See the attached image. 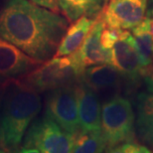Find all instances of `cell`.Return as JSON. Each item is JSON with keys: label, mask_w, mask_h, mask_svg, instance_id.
<instances>
[{"label": "cell", "mask_w": 153, "mask_h": 153, "mask_svg": "<svg viewBox=\"0 0 153 153\" xmlns=\"http://www.w3.org/2000/svg\"><path fill=\"white\" fill-rule=\"evenodd\" d=\"M68 27L65 16L30 0H2L0 5V36L42 63L55 56Z\"/></svg>", "instance_id": "1"}, {"label": "cell", "mask_w": 153, "mask_h": 153, "mask_svg": "<svg viewBox=\"0 0 153 153\" xmlns=\"http://www.w3.org/2000/svg\"><path fill=\"white\" fill-rule=\"evenodd\" d=\"M41 108L39 93L21 78L0 84V137L6 152H19L26 131Z\"/></svg>", "instance_id": "2"}, {"label": "cell", "mask_w": 153, "mask_h": 153, "mask_svg": "<svg viewBox=\"0 0 153 153\" xmlns=\"http://www.w3.org/2000/svg\"><path fill=\"white\" fill-rule=\"evenodd\" d=\"M135 114L130 102L120 96L103 103L102 108V132L106 151L111 152L121 143L135 141Z\"/></svg>", "instance_id": "3"}, {"label": "cell", "mask_w": 153, "mask_h": 153, "mask_svg": "<svg viewBox=\"0 0 153 153\" xmlns=\"http://www.w3.org/2000/svg\"><path fill=\"white\" fill-rule=\"evenodd\" d=\"M72 147L73 134L67 132L54 119L45 114L30 124L19 152L68 153L72 152Z\"/></svg>", "instance_id": "4"}, {"label": "cell", "mask_w": 153, "mask_h": 153, "mask_svg": "<svg viewBox=\"0 0 153 153\" xmlns=\"http://www.w3.org/2000/svg\"><path fill=\"white\" fill-rule=\"evenodd\" d=\"M81 75V69L74 57L70 55L51 58L21 79L37 93L43 94L64 85H74Z\"/></svg>", "instance_id": "5"}, {"label": "cell", "mask_w": 153, "mask_h": 153, "mask_svg": "<svg viewBox=\"0 0 153 153\" xmlns=\"http://www.w3.org/2000/svg\"><path fill=\"white\" fill-rule=\"evenodd\" d=\"M75 85L47 91L45 100L46 114L71 134L81 129Z\"/></svg>", "instance_id": "6"}, {"label": "cell", "mask_w": 153, "mask_h": 153, "mask_svg": "<svg viewBox=\"0 0 153 153\" xmlns=\"http://www.w3.org/2000/svg\"><path fill=\"white\" fill-rule=\"evenodd\" d=\"M111 65L125 79L127 87H135L141 78L142 66L134 37L126 30L111 48Z\"/></svg>", "instance_id": "7"}, {"label": "cell", "mask_w": 153, "mask_h": 153, "mask_svg": "<svg viewBox=\"0 0 153 153\" xmlns=\"http://www.w3.org/2000/svg\"><path fill=\"white\" fill-rule=\"evenodd\" d=\"M148 0H108L102 9L105 26L132 29L145 18Z\"/></svg>", "instance_id": "8"}, {"label": "cell", "mask_w": 153, "mask_h": 153, "mask_svg": "<svg viewBox=\"0 0 153 153\" xmlns=\"http://www.w3.org/2000/svg\"><path fill=\"white\" fill-rule=\"evenodd\" d=\"M105 28L102 10L94 19V25L91 28L87 38L73 55L79 68L84 72L88 67L102 64H111V50L105 49L100 43V35Z\"/></svg>", "instance_id": "9"}, {"label": "cell", "mask_w": 153, "mask_h": 153, "mask_svg": "<svg viewBox=\"0 0 153 153\" xmlns=\"http://www.w3.org/2000/svg\"><path fill=\"white\" fill-rule=\"evenodd\" d=\"M41 63L0 36V84L22 78Z\"/></svg>", "instance_id": "10"}, {"label": "cell", "mask_w": 153, "mask_h": 153, "mask_svg": "<svg viewBox=\"0 0 153 153\" xmlns=\"http://www.w3.org/2000/svg\"><path fill=\"white\" fill-rule=\"evenodd\" d=\"M75 90L78 100L81 129L85 131H100L102 106L99 96L79 78L75 85Z\"/></svg>", "instance_id": "11"}, {"label": "cell", "mask_w": 153, "mask_h": 153, "mask_svg": "<svg viewBox=\"0 0 153 153\" xmlns=\"http://www.w3.org/2000/svg\"><path fill=\"white\" fill-rule=\"evenodd\" d=\"M79 79L93 88L96 93L108 94L109 100L117 97L118 93L121 91L122 76L111 64L88 67L79 76Z\"/></svg>", "instance_id": "12"}, {"label": "cell", "mask_w": 153, "mask_h": 153, "mask_svg": "<svg viewBox=\"0 0 153 153\" xmlns=\"http://www.w3.org/2000/svg\"><path fill=\"white\" fill-rule=\"evenodd\" d=\"M94 22V19L87 16H82L72 22L61 40L54 57L70 56L78 51L87 38Z\"/></svg>", "instance_id": "13"}, {"label": "cell", "mask_w": 153, "mask_h": 153, "mask_svg": "<svg viewBox=\"0 0 153 153\" xmlns=\"http://www.w3.org/2000/svg\"><path fill=\"white\" fill-rule=\"evenodd\" d=\"M136 131L140 141L153 149V93L136 97Z\"/></svg>", "instance_id": "14"}, {"label": "cell", "mask_w": 153, "mask_h": 153, "mask_svg": "<svg viewBox=\"0 0 153 153\" xmlns=\"http://www.w3.org/2000/svg\"><path fill=\"white\" fill-rule=\"evenodd\" d=\"M108 0H58L59 7L69 23L82 16L96 19Z\"/></svg>", "instance_id": "15"}, {"label": "cell", "mask_w": 153, "mask_h": 153, "mask_svg": "<svg viewBox=\"0 0 153 153\" xmlns=\"http://www.w3.org/2000/svg\"><path fill=\"white\" fill-rule=\"evenodd\" d=\"M103 151H106V146L100 131L79 129L73 134L72 152L94 153Z\"/></svg>", "instance_id": "16"}, {"label": "cell", "mask_w": 153, "mask_h": 153, "mask_svg": "<svg viewBox=\"0 0 153 153\" xmlns=\"http://www.w3.org/2000/svg\"><path fill=\"white\" fill-rule=\"evenodd\" d=\"M132 33L143 69L153 62V38L146 27L145 18L132 28Z\"/></svg>", "instance_id": "17"}, {"label": "cell", "mask_w": 153, "mask_h": 153, "mask_svg": "<svg viewBox=\"0 0 153 153\" xmlns=\"http://www.w3.org/2000/svg\"><path fill=\"white\" fill-rule=\"evenodd\" d=\"M122 31H123L122 29L105 26V28H103L102 32V35H100V43H102V47L105 49L111 50V48L114 47L115 43L120 38Z\"/></svg>", "instance_id": "18"}, {"label": "cell", "mask_w": 153, "mask_h": 153, "mask_svg": "<svg viewBox=\"0 0 153 153\" xmlns=\"http://www.w3.org/2000/svg\"><path fill=\"white\" fill-rule=\"evenodd\" d=\"M111 152H119V153H149L151 150H149L148 147L145 145H142L135 141H129L121 143L112 149Z\"/></svg>", "instance_id": "19"}, {"label": "cell", "mask_w": 153, "mask_h": 153, "mask_svg": "<svg viewBox=\"0 0 153 153\" xmlns=\"http://www.w3.org/2000/svg\"><path fill=\"white\" fill-rule=\"evenodd\" d=\"M141 76H142L143 79H144L146 88H147L148 91L153 93V66L151 64L149 66L142 69Z\"/></svg>", "instance_id": "20"}, {"label": "cell", "mask_w": 153, "mask_h": 153, "mask_svg": "<svg viewBox=\"0 0 153 153\" xmlns=\"http://www.w3.org/2000/svg\"><path fill=\"white\" fill-rule=\"evenodd\" d=\"M30 1L37 5L42 6V7L47 8L49 10L57 12V13H60L61 12L58 0H30Z\"/></svg>", "instance_id": "21"}, {"label": "cell", "mask_w": 153, "mask_h": 153, "mask_svg": "<svg viewBox=\"0 0 153 153\" xmlns=\"http://www.w3.org/2000/svg\"><path fill=\"white\" fill-rule=\"evenodd\" d=\"M145 22H146V27H147L148 32L150 33V35L153 38V17H146L145 18Z\"/></svg>", "instance_id": "22"}, {"label": "cell", "mask_w": 153, "mask_h": 153, "mask_svg": "<svg viewBox=\"0 0 153 153\" xmlns=\"http://www.w3.org/2000/svg\"><path fill=\"white\" fill-rule=\"evenodd\" d=\"M147 15L149 17H153V0H150V9L148 10Z\"/></svg>", "instance_id": "23"}]
</instances>
